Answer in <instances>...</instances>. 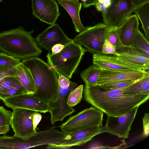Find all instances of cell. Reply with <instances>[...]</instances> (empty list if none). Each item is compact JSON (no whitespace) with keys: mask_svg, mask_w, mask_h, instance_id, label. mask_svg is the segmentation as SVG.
<instances>
[{"mask_svg":"<svg viewBox=\"0 0 149 149\" xmlns=\"http://www.w3.org/2000/svg\"><path fill=\"white\" fill-rule=\"evenodd\" d=\"M119 53L117 56L124 62L141 70L149 71V54L136 51L130 47Z\"/></svg>","mask_w":149,"mask_h":149,"instance_id":"ac0fdd59","label":"cell"},{"mask_svg":"<svg viewBox=\"0 0 149 149\" xmlns=\"http://www.w3.org/2000/svg\"><path fill=\"white\" fill-rule=\"evenodd\" d=\"M103 113L97 108L91 107L70 117L60 127L63 132L69 134L84 128L102 127Z\"/></svg>","mask_w":149,"mask_h":149,"instance_id":"52a82bcc","label":"cell"},{"mask_svg":"<svg viewBox=\"0 0 149 149\" xmlns=\"http://www.w3.org/2000/svg\"><path fill=\"white\" fill-rule=\"evenodd\" d=\"M41 48L50 52L53 46L57 44L65 45L73 40L69 38L57 24L51 25L38 36L35 39Z\"/></svg>","mask_w":149,"mask_h":149,"instance_id":"4fadbf2b","label":"cell"},{"mask_svg":"<svg viewBox=\"0 0 149 149\" xmlns=\"http://www.w3.org/2000/svg\"><path fill=\"white\" fill-rule=\"evenodd\" d=\"M111 0V1H113V0Z\"/></svg>","mask_w":149,"mask_h":149,"instance_id":"ee69618b","label":"cell"},{"mask_svg":"<svg viewBox=\"0 0 149 149\" xmlns=\"http://www.w3.org/2000/svg\"><path fill=\"white\" fill-rule=\"evenodd\" d=\"M9 125L0 127V134H5L10 130Z\"/></svg>","mask_w":149,"mask_h":149,"instance_id":"ab89813d","label":"cell"},{"mask_svg":"<svg viewBox=\"0 0 149 149\" xmlns=\"http://www.w3.org/2000/svg\"><path fill=\"white\" fill-rule=\"evenodd\" d=\"M10 125L14 136L28 140L37 132V126L42 118L41 114L34 111L19 108L12 109Z\"/></svg>","mask_w":149,"mask_h":149,"instance_id":"5b68a950","label":"cell"},{"mask_svg":"<svg viewBox=\"0 0 149 149\" xmlns=\"http://www.w3.org/2000/svg\"><path fill=\"white\" fill-rule=\"evenodd\" d=\"M84 8H88L92 5H94L98 2L97 0H81Z\"/></svg>","mask_w":149,"mask_h":149,"instance_id":"74e56055","label":"cell"},{"mask_svg":"<svg viewBox=\"0 0 149 149\" xmlns=\"http://www.w3.org/2000/svg\"><path fill=\"white\" fill-rule=\"evenodd\" d=\"M32 14L40 21L52 25L60 15L58 4L55 0H31Z\"/></svg>","mask_w":149,"mask_h":149,"instance_id":"5bb4252c","label":"cell"},{"mask_svg":"<svg viewBox=\"0 0 149 149\" xmlns=\"http://www.w3.org/2000/svg\"><path fill=\"white\" fill-rule=\"evenodd\" d=\"M26 93H28L27 91L19 82L6 91L0 93V100H2L8 98Z\"/></svg>","mask_w":149,"mask_h":149,"instance_id":"484cf974","label":"cell"},{"mask_svg":"<svg viewBox=\"0 0 149 149\" xmlns=\"http://www.w3.org/2000/svg\"><path fill=\"white\" fill-rule=\"evenodd\" d=\"M143 123V135L145 137H147L149 135V120L148 113H145L142 118Z\"/></svg>","mask_w":149,"mask_h":149,"instance_id":"836d02e7","label":"cell"},{"mask_svg":"<svg viewBox=\"0 0 149 149\" xmlns=\"http://www.w3.org/2000/svg\"><path fill=\"white\" fill-rule=\"evenodd\" d=\"M20 60L4 53H0V66L15 67L21 62Z\"/></svg>","mask_w":149,"mask_h":149,"instance_id":"f1b7e54d","label":"cell"},{"mask_svg":"<svg viewBox=\"0 0 149 149\" xmlns=\"http://www.w3.org/2000/svg\"><path fill=\"white\" fill-rule=\"evenodd\" d=\"M19 82L15 77H7L0 81V93L4 92Z\"/></svg>","mask_w":149,"mask_h":149,"instance_id":"f546056e","label":"cell"},{"mask_svg":"<svg viewBox=\"0 0 149 149\" xmlns=\"http://www.w3.org/2000/svg\"><path fill=\"white\" fill-rule=\"evenodd\" d=\"M142 24L145 36L149 40V1L135 8L134 11Z\"/></svg>","mask_w":149,"mask_h":149,"instance_id":"7402d4cb","label":"cell"},{"mask_svg":"<svg viewBox=\"0 0 149 149\" xmlns=\"http://www.w3.org/2000/svg\"><path fill=\"white\" fill-rule=\"evenodd\" d=\"M65 45L57 44H55L52 47L51 51L52 54H55L61 52L65 47Z\"/></svg>","mask_w":149,"mask_h":149,"instance_id":"d590c367","label":"cell"},{"mask_svg":"<svg viewBox=\"0 0 149 149\" xmlns=\"http://www.w3.org/2000/svg\"><path fill=\"white\" fill-rule=\"evenodd\" d=\"M83 85H81L74 89L70 93L67 103L70 106L73 107L79 103L82 98Z\"/></svg>","mask_w":149,"mask_h":149,"instance_id":"4316f807","label":"cell"},{"mask_svg":"<svg viewBox=\"0 0 149 149\" xmlns=\"http://www.w3.org/2000/svg\"><path fill=\"white\" fill-rule=\"evenodd\" d=\"M102 53L105 54L113 55L118 56L119 53L116 51V47L110 43L107 39L102 48Z\"/></svg>","mask_w":149,"mask_h":149,"instance_id":"d6a6232c","label":"cell"},{"mask_svg":"<svg viewBox=\"0 0 149 149\" xmlns=\"http://www.w3.org/2000/svg\"><path fill=\"white\" fill-rule=\"evenodd\" d=\"M29 31L19 26L0 33V51L20 60L38 57L42 50Z\"/></svg>","mask_w":149,"mask_h":149,"instance_id":"7a4b0ae2","label":"cell"},{"mask_svg":"<svg viewBox=\"0 0 149 149\" xmlns=\"http://www.w3.org/2000/svg\"><path fill=\"white\" fill-rule=\"evenodd\" d=\"M111 3V0H104L103 3L104 6L107 8L110 5Z\"/></svg>","mask_w":149,"mask_h":149,"instance_id":"60d3db41","label":"cell"},{"mask_svg":"<svg viewBox=\"0 0 149 149\" xmlns=\"http://www.w3.org/2000/svg\"><path fill=\"white\" fill-rule=\"evenodd\" d=\"M139 106H137L125 114L120 116H107L105 126L111 134L125 139L129 137L132 124L136 117Z\"/></svg>","mask_w":149,"mask_h":149,"instance_id":"8fae6325","label":"cell"},{"mask_svg":"<svg viewBox=\"0 0 149 149\" xmlns=\"http://www.w3.org/2000/svg\"><path fill=\"white\" fill-rule=\"evenodd\" d=\"M141 79L135 80H129L116 82L104 84L100 86L103 89H119L129 87L134 83L139 81Z\"/></svg>","mask_w":149,"mask_h":149,"instance_id":"83f0119b","label":"cell"},{"mask_svg":"<svg viewBox=\"0 0 149 149\" xmlns=\"http://www.w3.org/2000/svg\"><path fill=\"white\" fill-rule=\"evenodd\" d=\"M139 20L136 14L131 15L124 21L122 25L117 29L122 44L125 47H130L135 36L139 29Z\"/></svg>","mask_w":149,"mask_h":149,"instance_id":"e0dca14e","label":"cell"},{"mask_svg":"<svg viewBox=\"0 0 149 149\" xmlns=\"http://www.w3.org/2000/svg\"><path fill=\"white\" fill-rule=\"evenodd\" d=\"M98 2L102 3H104V0H97Z\"/></svg>","mask_w":149,"mask_h":149,"instance_id":"b9f144b4","label":"cell"},{"mask_svg":"<svg viewBox=\"0 0 149 149\" xmlns=\"http://www.w3.org/2000/svg\"><path fill=\"white\" fill-rule=\"evenodd\" d=\"M2 101L12 109L19 108L46 113L49 110V103L33 94L26 93L5 99Z\"/></svg>","mask_w":149,"mask_h":149,"instance_id":"7c38bea8","label":"cell"},{"mask_svg":"<svg viewBox=\"0 0 149 149\" xmlns=\"http://www.w3.org/2000/svg\"><path fill=\"white\" fill-rule=\"evenodd\" d=\"M3 0H0V2H1Z\"/></svg>","mask_w":149,"mask_h":149,"instance_id":"7bdbcfd3","label":"cell"},{"mask_svg":"<svg viewBox=\"0 0 149 149\" xmlns=\"http://www.w3.org/2000/svg\"><path fill=\"white\" fill-rule=\"evenodd\" d=\"M108 26L99 23L92 26H87L73 40L75 43L83 46L87 51L93 55L103 54L102 48L107 39Z\"/></svg>","mask_w":149,"mask_h":149,"instance_id":"8992f818","label":"cell"},{"mask_svg":"<svg viewBox=\"0 0 149 149\" xmlns=\"http://www.w3.org/2000/svg\"><path fill=\"white\" fill-rule=\"evenodd\" d=\"M94 6L97 11L101 13L102 16L105 14L107 8L104 6L103 3H101L98 2Z\"/></svg>","mask_w":149,"mask_h":149,"instance_id":"8d00e7d4","label":"cell"},{"mask_svg":"<svg viewBox=\"0 0 149 149\" xmlns=\"http://www.w3.org/2000/svg\"><path fill=\"white\" fill-rule=\"evenodd\" d=\"M117 29L108 27L106 39L116 47V52L119 53L124 51L126 47L121 43Z\"/></svg>","mask_w":149,"mask_h":149,"instance_id":"d4e9b609","label":"cell"},{"mask_svg":"<svg viewBox=\"0 0 149 149\" xmlns=\"http://www.w3.org/2000/svg\"><path fill=\"white\" fill-rule=\"evenodd\" d=\"M124 93L132 95L149 94V75L144 77L127 87Z\"/></svg>","mask_w":149,"mask_h":149,"instance_id":"44dd1931","label":"cell"},{"mask_svg":"<svg viewBox=\"0 0 149 149\" xmlns=\"http://www.w3.org/2000/svg\"><path fill=\"white\" fill-rule=\"evenodd\" d=\"M86 50L73 41L65 45L60 52L47 55L48 64L58 75L71 79L75 71Z\"/></svg>","mask_w":149,"mask_h":149,"instance_id":"277c9868","label":"cell"},{"mask_svg":"<svg viewBox=\"0 0 149 149\" xmlns=\"http://www.w3.org/2000/svg\"><path fill=\"white\" fill-rule=\"evenodd\" d=\"M15 67L16 72L15 77L27 91L28 93H34L36 90L35 83L29 69L21 62Z\"/></svg>","mask_w":149,"mask_h":149,"instance_id":"ffe728a7","label":"cell"},{"mask_svg":"<svg viewBox=\"0 0 149 149\" xmlns=\"http://www.w3.org/2000/svg\"><path fill=\"white\" fill-rule=\"evenodd\" d=\"M148 75H149V71H123L101 70L97 81L94 86L124 80L138 79Z\"/></svg>","mask_w":149,"mask_h":149,"instance_id":"2e32d148","label":"cell"},{"mask_svg":"<svg viewBox=\"0 0 149 149\" xmlns=\"http://www.w3.org/2000/svg\"><path fill=\"white\" fill-rule=\"evenodd\" d=\"M66 10L71 18L76 31L80 33L85 28L82 24L79 13L82 6L78 0H56Z\"/></svg>","mask_w":149,"mask_h":149,"instance_id":"d6986e66","label":"cell"},{"mask_svg":"<svg viewBox=\"0 0 149 149\" xmlns=\"http://www.w3.org/2000/svg\"><path fill=\"white\" fill-rule=\"evenodd\" d=\"M135 8L132 0H113L102 16L103 22L108 27L118 29L132 15Z\"/></svg>","mask_w":149,"mask_h":149,"instance_id":"9c48e42d","label":"cell"},{"mask_svg":"<svg viewBox=\"0 0 149 149\" xmlns=\"http://www.w3.org/2000/svg\"><path fill=\"white\" fill-rule=\"evenodd\" d=\"M93 57V64L101 70L123 71L141 70L113 55L95 54Z\"/></svg>","mask_w":149,"mask_h":149,"instance_id":"9a60e30c","label":"cell"},{"mask_svg":"<svg viewBox=\"0 0 149 149\" xmlns=\"http://www.w3.org/2000/svg\"><path fill=\"white\" fill-rule=\"evenodd\" d=\"M58 75V85L63 88H68L70 84L71 81L69 79L63 75Z\"/></svg>","mask_w":149,"mask_h":149,"instance_id":"e575fe53","label":"cell"},{"mask_svg":"<svg viewBox=\"0 0 149 149\" xmlns=\"http://www.w3.org/2000/svg\"><path fill=\"white\" fill-rule=\"evenodd\" d=\"M104 132H107L105 126L81 129L67 134L65 140L61 143L48 145L47 148L66 149L82 146L91 140L95 136Z\"/></svg>","mask_w":149,"mask_h":149,"instance_id":"30bf717a","label":"cell"},{"mask_svg":"<svg viewBox=\"0 0 149 149\" xmlns=\"http://www.w3.org/2000/svg\"><path fill=\"white\" fill-rule=\"evenodd\" d=\"M12 116V112L0 106V127L10 125Z\"/></svg>","mask_w":149,"mask_h":149,"instance_id":"4dcf8cb0","label":"cell"},{"mask_svg":"<svg viewBox=\"0 0 149 149\" xmlns=\"http://www.w3.org/2000/svg\"><path fill=\"white\" fill-rule=\"evenodd\" d=\"M133 3L135 7H136L142 4L149 1V0H132Z\"/></svg>","mask_w":149,"mask_h":149,"instance_id":"f35d334b","label":"cell"},{"mask_svg":"<svg viewBox=\"0 0 149 149\" xmlns=\"http://www.w3.org/2000/svg\"><path fill=\"white\" fill-rule=\"evenodd\" d=\"M21 63L30 71L34 80V95L46 101L51 102L56 92L59 75L48 63L38 57L22 60Z\"/></svg>","mask_w":149,"mask_h":149,"instance_id":"3957f363","label":"cell"},{"mask_svg":"<svg viewBox=\"0 0 149 149\" xmlns=\"http://www.w3.org/2000/svg\"><path fill=\"white\" fill-rule=\"evenodd\" d=\"M77 85V83L71 81L69 86L66 88L58 85L52 100L49 104L48 112L51 115L52 124H54L57 121L63 120L65 117L74 112V109L69 105L67 102L70 93Z\"/></svg>","mask_w":149,"mask_h":149,"instance_id":"ba28073f","label":"cell"},{"mask_svg":"<svg viewBox=\"0 0 149 149\" xmlns=\"http://www.w3.org/2000/svg\"><path fill=\"white\" fill-rule=\"evenodd\" d=\"M16 72L15 67L12 66H0V81L7 77H15Z\"/></svg>","mask_w":149,"mask_h":149,"instance_id":"1f68e13d","label":"cell"},{"mask_svg":"<svg viewBox=\"0 0 149 149\" xmlns=\"http://www.w3.org/2000/svg\"><path fill=\"white\" fill-rule=\"evenodd\" d=\"M127 87L105 89L100 86L85 84L84 99L107 116H120L139 107L149 98V94L134 95L126 94L124 91Z\"/></svg>","mask_w":149,"mask_h":149,"instance_id":"6da1fadb","label":"cell"},{"mask_svg":"<svg viewBox=\"0 0 149 149\" xmlns=\"http://www.w3.org/2000/svg\"><path fill=\"white\" fill-rule=\"evenodd\" d=\"M134 50L142 53L149 54V43L145 36L139 29L130 47Z\"/></svg>","mask_w":149,"mask_h":149,"instance_id":"cb8c5ba5","label":"cell"},{"mask_svg":"<svg viewBox=\"0 0 149 149\" xmlns=\"http://www.w3.org/2000/svg\"><path fill=\"white\" fill-rule=\"evenodd\" d=\"M101 71L100 68L93 64L81 73V77L85 84L94 86Z\"/></svg>","mask_w":149,"mask_h":149,"instance_id":"603a6c76","label":"cell"}]
</instances>
